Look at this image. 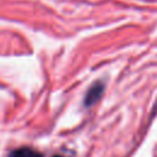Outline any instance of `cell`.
I'll list each match as a JSON object with an SVG mask.
<instances>
[{
  "label": "cell",
  "mask_w": 157,
  "mask_h": 157,
  "mask_svg": "<svg viewBox=\"0 0 157 157\" xmlns=\"http://www.w3.org/2000/svg\"><path fill=\"white\" fill-rule=\"evenodd\" d=\"M53 157H63V156H60V155H55V156H53Z\"/></svg>",
  "instance_id": "3"
},
{
  "label": "cell",
  "mask_w": 157,
  "mask_h": 157,
  "mask_svg": "<svg viewBox=\"0 0 157 157\" xmlns=\"http://www.w3.org/2000/svg\"><path fill=\"white\" fill-rule=\"evenodd\" d=\"M10 157H43V155L31 147H20L12 151Z\"/></svg>",
  "instance_id": "2"
},
{
  "label": "cell",
  "mask_w": 157,
  "mask_h": 157,
  "mask_svg": "<svg viewBox=\"0 0 157 157\" xmlns=\"http://www.w3.org/2000/svg\"><path fill=\"white\" fill-rule=\"evenodd\" d=\"M102 92H103V85L101 82L94 83L88 90V92H87V94L85 97V102H83L85 105H92V104H94L98 101V98L101 97Z\"/></svg>",
  "instance_id": "1"
}]
</instances>
